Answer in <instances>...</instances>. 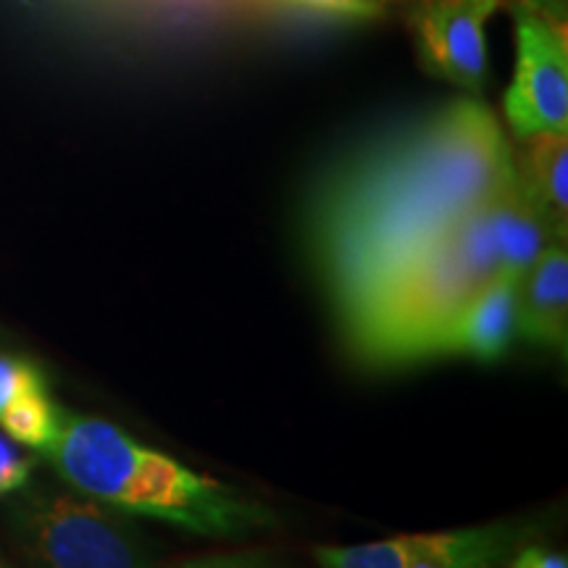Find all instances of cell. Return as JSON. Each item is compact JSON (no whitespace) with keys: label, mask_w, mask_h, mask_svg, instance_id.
<instances>
[{"label":"cell","mask_w":568,"mask_h":568,"mask_svg":"<svg viewBox=\"0 0 568 568\" xmlns=\"http://www.w3.org/2000/svg\"><path fill=\"white\" fill-rule=\"evenodd\" d=\"M514 180V148L477 98L426 113L329 169L305 205V247L339 324Z\"/></svg>","instance_id":"cell-1"},{"label":"cell","mask_w":568,"mask_h":568,"mask_svg":"<svg viewBox=\"0 0 568 568\" xmlns=\"http://www.w3.org/2000/svg\"><path fill=\"white\" fill-rule=\"evenodd\" d=\"M550 243L560 240L516 169L514 182L458 219L345 318V343L376 368L429 361L439 332L474 295L503 274L521 280Z\"/></svg>","instance_id":"cell-2"},{"label":"cell","mask_w":568,"mask_h":568,"mask_svg":"<svg viewBox=\"0 0 568 568\" xmlns=\"http://www.w3.org/2000/svg\"><path fill=\"white\" fill-rule=\"evenodd\" d=\"M77 493L130 516L174 524L201 537H243L274 524L272 510L180 460L140 445L103 418L61 414L45 450Z\"/></svg>","instance_id":"cell-3"},{"label":"cell","mask_w":568,"mask_h":568,"mask_svg":"<svg viewBox=\"0 0 568 568\" xmlns=\"http://www.w3.org/2000/svg\"><path fill=\"white\" fill-rule=\"evenodd\" d=\"M17 537L32 568H155L138 527L88 495H34L17 510Z\"/></svg>","instance_id":"cell-4"},{"label":"cell","mask_w":568,"mask_h":568,"mask_svg":"<svg viewBox=\"0 0 568 568\" xmlns=\"http://www.w3.org/2000/svg\"><path fill=\"white\" fill-rule=\"evenodd\" d=\"M510 132L518 140L568 132L566 24L539 3L516 9V71L503 98Z\"/></svg>","instance_id":"cell-5"},{"label":"cell","mask_w":568,"mask_h":568,"mask_svg":"<svg viewBox=\"0 0 568 568\" xmlns=\"http://www.w3.org/2000/svg\"><path fill=\"white\" fill-rule=\"evenodd\" d=\"M500 0H422L408 6L418 63L426 74L477 95L487 80V19Z\"/></svg>","instance_id":"cell-6"},{"label":"cell","mask_w":568,"mask_h":568,"mask_svg":"<svg viewBox=\"0 0 568 568\" xmlns=\"http://www.w3.org/2000/svg\"><path fill=\"white\" fill-rule=\"evenodd\" d=\"M518 276L503 274L474 295L439 332L429 358L468 355L481 364L500 361L514 345L518 329Z\"/></svg>","instance_id":"cell-7"},{"label":"cell","mask_w":568,"mask_h":568,"mask_svg":"<svg viewBox=\"0 0 568 568\" xmlns=\"http://www.w3.org/2000/svg\"><path fill=\"white\" fill-rule=\"evenodd\" d=\"M529 345L566 355L568 345V253L550 243L518 282V329Z\"/></svg>","instance_id":"cell-8"},{"label":"cell","mask_w":568,"mask_h":568,"mask_svg":"<svg viewBox=\"0 0 568 568\" xmlns=\"http://www.w3.org/2000/svg\"><path fill=\"white\" fill-rule=\"evenodd\" d=\"M531 527L497 521L485 527L406 535L408 568H500L524 548Z\"/></svg>","instance_id":"cell-9"},{"label":"cell","mask_w":568,"mask_h":568,"mask_svg":"<svg viewBox=\"0 0 568 568\" xmlns=\"http://www.w3.org/2000/svg\"><path fill=\"white\" fill-rule=\"evenodd\" d=\"M527 151L516 159L524 187L560 243L568 230V132H542L527 138Z\"/></svg>","instance_id":"cell-10"},{"label":"cell","mask_w":568,"mask_h":568,"mask_svg":"<svg viewBox=\"0 0 568 568\" xmlns=\"http://www.w3.org/2000/svg\"><path fill=\"white\" fill-rule=\"evenodd\" d=\"M0 426L13 443L45 453L59 435L61 410L48 400V389H42V393H30L11 403L0 414Z\"/></svg>","instance_id":"cell-11"},{"label":"cell","mask_w":568,"mask_h":568,"mask_svg":"<svg viewBox=\"0 0 568 568\" xmlns=\"http://www.w3.org/2000/svg\"><path fill=\"white\" fill-rule=\"evenodd\" d=\"M316 560L322 568H408L403 537L347 548H316Z\"/></svg>","instance_id":"cell-12"},{"label":"cell","mask_w":568,"mask_h":568,"mask_svg":"<svg viewBox=\"0 0 568 568\" xmlns=\"http://www.w3.org/2000/svg\"><path fill=\"white\" fill-rule=\"evenodd\" d=\"M48 389L45 376L30 361L11 358V355H0V414L17 403L19 397L30 393H42Z\"/></svg>","instance_id":"cell-13"},{"label":"cell","mask_w":568,"mask_h":568,"mask_svg":"<svg viewBox=\"0 0 568 568\" xmlns=\"http://www.w3.org/2000/svg\"><path fill=\"white\" fill-rule=\"evenodd\" d=\"M32 460L21 453L19 443L0 435V497L19 493L30 481Z\"/></svg>","instance_id":"cell-14"},{"label":"cell","mask_w":568,"mask_h":568,"mask_svg":"<svg viewBox=\"0 0 568 568\" xmlns=\"http://www.w3.org/2000/svg\"><path fill=\"white\" fill-rule=\"evenodd\" d=\"M174 568H282L266 556L258 552H237V556H211V558H197L187 560V564L174 566Z\"/></svg>","instance_id":"cell-15"},{"label":"cell","mask_w":568,"mask_h":568,"mask_svg":"<svg viewBox=\"0 0 568 568\" xmlns=\"http://www.w3.org/2000/svg\"><path fill=\"white\" fill-rule=\"evenodd\" d=\"M508 568H568V558L564 552H552L542 545H524L514 558L508 560Z\"/></svg>","instance_id":"cell-16"},{"label":"cell","mask_w":568,"mask_h":568,"mask_svg":"<svg viewBox=\"0 0 568 568\" xmlns=\"http://www.w3.org/2000/svg\"><path fill=\"white\" fill-rule=\"evenodd\" d=\"M326 6H337V9H345V11H358V13H372L366 9L361 0H322Z\"/></svg>","instance_id":"cell-17"},{"label":"cell","mask_w":568,"mask_h":568,"mask_svg":"<svg viewBox=\"0 0 568 568\" xmlns=\"http://www.w3.org/2000/svg\"><path fill=\"white\" fill-rule=\"evenodd\" d=\"M361 3L366 6L368 11H376V9H382V6H387V3H395V6H414V3H422V0H361Z\"/></svg>","instance_id":"cell-18"},{"label":"cell","mask_w":568,"mask_h":568,"mask_svg":"<svg viewBox=\"0 0 568 568\" xmlns=\"http://www.w3.org/2000/svg\"><path fill=\"white\" fill-rule=\"evenodd\" d=\"M0 568H11V566H9V560H6L3 556H0Z\"/></svg>","instance_id":"cell-19"}]
</instances>
